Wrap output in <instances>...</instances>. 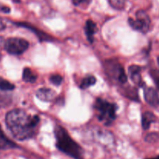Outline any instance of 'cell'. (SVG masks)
I'll use <instances>...</instances> for the list:
<instances>
[{
    "label": "cell",
    "mask_w": 159,
    "mask_h": 159,
    "mask_svg": "<svg viewBox=\"0 0 159 159\" xmlns=\"http://www.w3.org/2000/svg\"><path fill=\"white\" fill-rule=\"evenodd\" d=\"M97 26L96 23L92 20H88L85 24V33L86 35L87 40L90 43L94 42V37L96 33L97 32Z\"/></svg>",
    "instance_id": "11"
},
{
    "label": "cell",
    "mask_w": 159,
    "mask_h": 159,
    "mask_svg": "<svg viewBox=\"0 0 159 159\" xmlns=\"http://www.w3.org/2000/svg\"><path fill=\"white\" fill-rule=\"evenodd\" d=\"M136 18L128 19V24L130 27L138 32L146 34L150 30L152 21L148 14L144 10H138L136 12Z\"/></svg>",
    "instance_id": "6"
},
{
    "label": "cell",
    "mask_w": 159,
    "mask_h": 159,
    "mask_svg": "<svg viewBox=\"0 0 159 159\" xmlns=\"http://www.w3.org/2000/svg\"><path fill=\"white\" fill-rule=\"evenodd\" d=\"M0 12H3V13H9L10 12V8L9 6L0 4Z\"/></svg>",
    "instance_id": "23"
},
{
    "label": "cell",
    "mask_w": 159,
    "mask_h": 159,
    "mask_svg": "<svg viewBox=\"0 0 159 159\" xmlns=\"http://www.w3.org/2000/svg\"><path fill=\"white\" fill-rule=\"evenodd\" d=\"M18 145L6 136L0 125V150L17 148Z\"/></svg>",
    "instance_id": "13"
},
{
    "label": "cell",
    "mask_w": 159,
    "mask_h": 159,
    "mask_svg": "<svg viewBox=\"0 0 159 159\" xmlns=\"http://www.w3.org/2000/svg\"><path fill=\"white\" fill-rule=\"evenodd\" d=\"M6 28V23H5L4 21H3L1 18H0V31L4 30Z\"/></svg>",
    "instance_id": "24"
},
{
    "label": "cell",
    "mask_w": 159,
    "mask_h": 159,
    "mask_svg": "<svg viewBox=\"0 0 159 159\" xmlns=\"http://www.w3.org/2000/svg\"><path fill=\"white\" fill-rule=\"evenodd\" d=\"M104 71L107 77L114 83L124 85L127 82V75L124 67L116 59H109L104 62Z\"/></svg>",
    "instance_id": "4"
},
{
    "label": "cell",
    "mask_w": 159,
    "mask_h": 159,
    "mask_svg": "<svg viewBox=\"0 0 159 159\" xmlns=\"http://www.w3.org/2000/svg\"><path fill=\"white\" fill-rule=\"evenodd\" d=\"M15 89V85L6 79L0 77V90L3 92L12 91Z\"/></svg>",
    "instance_id": "16"
},
{
    "label": "cell",
    "mask_w": 159,
    "mask_h": 159,
    "mask_svg": "<svg viewBox=\"0 0 159 159\" xmlns=\"http://www.w3.org/2000/svg\"><path fill=\"white\" fill-rule=\"evenodd\" d=\"M141 67L139 65H130L128 68V73L130 79H131L132 82L134 83L135 85L139 86L141 88H144L146 85L145 82L143 81L142 77L141 75Z\"/></svg>",
    "instance_id": "8"
},
{
    "label": "cell",
    "mask_w": 159,
    "mask_h": 159,
    "mask_svg": "<svg viewBox=\"0 0 159 159\" xmlns=\"http://www.w3.org/2000/svg\"><path fill=\"white\" fill-rule=\"evenodd\" d=\"M144 96L146 102L154 107L159 109V93L155 89L152 87H148L147 85L144 87Z\"/></svg>",
    "instance_id": "7"
},
{
    "label": "cell",
    "mask_w": 159,
    "mask_h": 159,
    "mask_svg": "<svg viewBox=\"0 0 159 159\" xmlns=\"http://www.w3.org/2000/svg\"><path fill=\"white\" fill-rule=\"evenodd\" d=\"M148 159H159V155L158 157H156V158H148Z\"/></svg>",
    "instance_id": "25"
},
{
    "label": "cell",
    "mask_w": 159,
    "mask_h": 159,
    "mask_svg": "<svg viewBox=\"0 0 159 159\" xmlns=\"http://www.w3.org/2000/svg\"><path fill=\"white\" fill-rule=\"evenodd\" d=\"M49 80L53 85H56V86H59L63 82V78L58 74H54L50 76Z\"/></svg>",
    "instance_id": "20"
},
{
    "label": "cell",
    "mask_w": 159,
    "mask_h": 159,
    "mask_svg": "<svg viewBox=\"0 0 159 159\" xmlns=\"http://www.w3.org/2000/svg\"><path fill=\"white\" fill-rule=\"evenodd\" d=\"M117 108L116 103L110 102L102 98H97L93 105L97 119L106 126L111 125L116 119Z\"/></svg>",
    "instance_id": "3"
},
{
    "label": "cell",
    "mask_w": 159,
    "mask_h": 159,
    "mask_svg": "<svg viewBox=\"0 0 159 159\" xmlns=\"http://www.w3.org/2000/svg\"><path fill=\"white\" fill-rule=\"evenodd\" d=\"M36 96L43 102H51L56 97V93L49 88H40L36 92Z\"/></svg>",
    "instance_id": "10"
},
{
    "label": "cell",
    "mask_w": 159,
    "mask_h": 159,
    "mask_svg": "<svg viewBox=\"0 0 159 159\" xmlns=\"http://www.w3.org/2000/svg\"><path fill=\"white\" fill-rule=\"evenodd\" d=\"M56 148L60 152L74 159H84V150L62 126L57 125L54 129Z\"/></svg>",
    "instance_id": "2"
},
{
    "label": "cell",
    "mask_w": 159,
    "mask_h": 159,
    "mask_svg": "<svg viewBox=\"0 0 159 159\" xmlns=\"http://www.w3.org/2000/svg\"><path fill=\"white\" fill-rule=\"evenodd\" d=\"M159 140V134L158 133H150L145 137V141L148 143L157 142Z\"/></svg>",
    "instance_id": "21"
},
{
    "label": "cell",
    "mask_w": 159,
    "mask_h": 159,
    "mask_svg": "<svg viewBox=\"0 0 159 159\" xmlns=\"http://www.w3.org/2000/svg\"><path fill=\"white\" fill-rule=\"evenodd\" d=\"M23 80L29 83H34L37 80V75L33 72L30 68H25L23 70Z\"/></svg>",
    "instance_id": "14"
},
{
    "label": "cell",
    "mask_w": 159,
    "mask_h": 159,
    "mask_svg": "<svg viewBox=\"0 0 159 159\" xmlns=\"http://www.w3.org/2000/svg\"><path fill=\"white\" fill-rule=\"evenodd\" d=\"M5 120L13 138L18 141H25L37 134L40 118L38 115L28 114L22 109H15L6 113Z\"/></svg>",
    "instance_id": "1"
},
{
    "label": "cell",
    "mask_w": 159,
    "mask_h": 159,
    "mask_svg": "<svg viewBox=\"0 0 159 159\" xmlns=\"http://www.w3.org/2000/svg\"><path fill=\"white\" fill-rule=\"evenodd\" d=\"M110 6L116 10H122L125 7V0H109Z\"/></svg>",
    "instance_id": "19"
},
{
    "label": "cell",
    "mask_w": 159,
    "mask_h": 159,
    "mask_svg": "<svg viewBox=\"0 0 159 159\" xmlns=\"http://www.w3.org/2000/svg\"><path fill=\"white\" fill-rule=\"evenodd\" d=\"M156 121V116L152 112L146 111L142 113V116H141V126H142V128L144 130H148L152 124L155 123Z\"/></svg>",
    "instance_id": "12"
},
{
    "label": "cell",
    "mask_w": 159,
    "mask_h": 159,
    "mask_svg": "<svg viewBox=\"0 0 159 159\" xmlns=\"http://www.w3.org/2000/svg\"><path fill=\"white\" fill-rule=\"evenodd\" d=\"M16 25L17 26H23V27L26 28V29H29L30 30L32 31L33 33L37 35V37H38L39 40L40 41H52L54 40V38L52 37H51L50 35H48V34H46L45 32L43 31L40 30L39 29H37L36 27L33 26L32 25L29 24V23H16Z\"/></svg>",
    "instance_id": "9"
},
{
    "label": "cell",
    "mask_w": 159,
    "mask_h": 159,
    "mask_svg": "<svg viewBox=\"0 0 159 159\" xmlns=\"http://www.w3.org/2000/svg\"><path fill=\"white\" fill-rule=\"evenodd\" d=\"M30 43L26 40L20 37H9L5 39L2 48L12 55H20L29 48Z\"/></svg>",
    "instance_id": "5"
},
{
    "label": "cell",
    "mask_w": 159,
    "mask_h": 159,
    "mask_svg": "<svg viewBox=\"0 0 159 159\" xmlns=\"http://www.w3.org/2000/svg\"><path fill=\"white\" fill-rule=\"evenodd\" d=\"M158 62L159 64V57H158ZM149 74H150L151 77L152 78L154 82H155L157 88L159 90V68H151L150 71H149Z\"/></svg>",
    "instance_id": "18"
},
{
    "label": "cell",
    "mask_w": 159,
    "mask_h": 159,
    "mask_svg": "<svg viewBox=\"0 0 159 159\" xmlns=\"http://www.w3.org/2000/svg\"><path fill=\"white\" fill-rule=\"evenodd\" d=\"M72 4L75 6H88L92 2V0H71Z\"/></svg>",
    "instance_id": "22"
},
{
    "label": "cell",
    "mask_w": 159,
    "mask_h": 159,
    "mask_svg": "<svg viewBox=\"0 0 159 159\" xmlns=\"http://www.w3.org/2000/svg\"><path fill=\"white\" fill-rule=\"evenodd\" d=\"M12 102V98L10 96L5 93H0V109L7 107Z\"/></svg>",
    "instance_id": "17"
},
{
    "label": "cell",
    "mask_w": 159,
    "mask_h": 159,
    "mask_svg": "<svg viewBox=\"0 0 159 159\" xmlns=\"http://www.w3.org/2000/svg\"><path fill=\"white\" fill-rule=\"evenodd\" d=\"M96 79L93 75H87L82 80L81 83L79 84V88L81 89H86L89 87L93 86L96 84Z\"/></svg>",
    "instance_id": "15"
}]
</instances>
